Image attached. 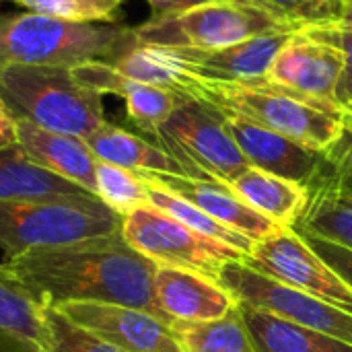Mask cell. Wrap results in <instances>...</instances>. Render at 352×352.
Instances as JSON below:
<instances>
[{
  "instance_id": "obj_2",
  "label": "cell",
  "mask_w": 352,
  "mask_h": 352,
  "mask_svg": "<svg viewBox=\"0 0 352 352\" xmlns=\"http://www.w3.org/2000/svg\"><path fill=\"white\" fill-rule=\"evenodd\" d=\"M194 99L221 113L245 118L320 153H330L346 134L340 118L314 107L293 91L268 80L241 85L202 78L194 91Z\"/></svg>"
},
{
  "instance_id": "obj_29",
  "label": "cell",
  "mask_w": 352,
  "mask_h": 352,
  "mask_svg": "<svg viewBox=\"0 0 352 352\" xmlns=\"http://www.w3.org/2000/svg\"><path fill=\"white\" fill-rule=\"evenodd\" d=\"M45 352H126L76 326L58 307L45 305Z\"/></svg>"
},
{
  "instance_id": "obj_18",
  "label": "cell",
  "mask_w": 352,
  "mask_h": 352,
  "mask_svg": "<svg viewBox=\"0 0 352 352\" xmlns=\"http://www.w3.org/2000/svg\"><path fill=\"white\" fill-rule=\"evenodd\" d=\"M14 120H16V144L27 153V157L33 163L97 196V186H95L97 157L91 153V148L82 138L39 128L23 118H14Z\"/></svg>"
},
{
  "instance_id": "obj_25",
  "label": "cell",
  "mask_w": 352,
  "mask_h": 352,
  "mask_svg": "<svg viewBox=\"0 0 352 352\" xmlns=\"http://www.w3.org/2000/svg\"><path fill=\"white\" fill-rule=\"evenodd\" d=\"M309 204L301 221L295 225L309 233L322 235L336 243L352 248V200L338 196L322 179L309 188ZM293 227V229H295Z\"/></svg>"
},
{
  "instance_id": "obj_13",
  "label": "cell",
  "mask_w": 352,
  "mask_h": 352,
  "mask_svg": "<svg viewBox=\"0 0 352 352\" xmlns=\"http://www.w3.org/2000/svg\"><path fill=\"white\" fill-rule=\"evenodd\" d=\"M225 124L245 155L248 163L266 173L314 188L328 169V155L303 146L278 132L258 126L245 118L223 113Z\"/></svg>"
},
{
  "instance_id": "obj_5",
  "label": "cell",
  "mask_w": 352,
  "mask_h": 352,
  "mask_svg": "<svg viewBox=\"0 0 352 352\" xmlns=\"http://www.w3.org/2000/svg\"><path fill=\"white\" fill-rule=\"evenodd\" d=\"M124 219L97 196L0 202V250L6 258L122 233Z\"/></svg>"
},
{
  "instance_id": "obj_38",
  "label": "cell",
  "mask_w": 352,
  "mask_h": 352,
  "mask_svg": "<svg viewBox=\"0 0 352 352\" xmlns=\"http://www.w3.org/2000/svg\"><path fill=\"white\" fill-rule=\"evenodd\" d=\"M342 120H352V95L346 99V103L342 105Z\"/></svg>"
},
{
  "instance_id": "obj_9",
  "label": "cell",
  "mask_w": 352,
  "mask_h": 352,
  "mask_svg": "<svg viewBox=\"0 0 352 352\" xmlns=\"http://www.w3.org/2000/svg\"><path fill=\"white\" fill-rule=\"evenodd\" d=\"M217 285L225 289L237 305H248L274 314L293 324L318 330L352 344L351 314L289 285H283L266 274H260L243 260L225 264Z\"/></svg>"
},
{
  "instance_id": "obj_23",
  "label": "cell",
  "mask_w": 352,
  "mask_h": 352,
  "mask_svg": "<svg viewBox=\"0 0 352 352\" xmlns=\"http://www.w3.org/2000/svg\"><path fill=\"white\" fill-rule=\"evenodd\" d=\"M171 330L184 352H256L239 307L210 322H173Z\"/></svg>"
},
{
  "instance_id": "obj_20",
  "label": "cell",
  "mask_w": 352,
  "mask_h": 352,
  "mask_svg": "<svg viewBox=\"0 0 352 352\" xmlns=\"http://www.w3.org/2000/svg\"><path fill=\"white\" fill-rule=\"evenodd\" d=\"M227 186L256 212L289 229L301 221L311 196L309 188L256 167H250Z\"/></svg>"
},
{
  "instance_id": "obj_10",
  "label": "cell",
  "mask_w": 352,
  "mask_h": 352,
  "mask_svg": "<svg viewBox=\"0 0 352 352\" xmlns=\"http://www.w3.org/2000/svg\"><path fill=\"white\" fill-rule=\"evenodd\" d=\"M243 262L260 274L332 303L352 316V289L297 235L295 229L278 227L254 243Z\"/></svg>"
},
{
  "instance_id": "obj_39",
  "label": "cell",
  "mask_w": 352,
  "mask_h": 352,
  "mask_svg": "<svg viewBox=\"0 0 352 352\" xmlns=\"http://www.w3.org/2000/svg\"><path fill=\"white\" fill-rule=\"evenodd\" d=\"M344 122V132H346V136H351L352 140V120H342Z\"/></svg>"
},
{
  "instance_id": "obj_22",
  "label": "cell",
  "mask_w": 352,
  "mask_h": 352,
  "mask_svg": "<svg viewBox=\"0 0 352 352\" xmlns=\"http://www.w3.org/2000/svg\"><path fill=\"white\" fill-rule=\"evenodd\" d=\"M256 352H352V344L274 314L237 305Z\"/></svg>"
},
{
  "instance_id": "obj_21",
  "label": "cell",
  "mask_w": 352,
  "mask_h": 352,
  "mask_svg": "<svg viewBox=\"0 0 352 352\" xmlns=\"http://www.w3.org/2000/svg\"><path fill=\"white\" fill-rule=\"evenodd\" d=\"M85 194L89 192L33 163L19 144L0 146V202H35Z\"/></svg>"
},
{
  "instance_id": "obj_16",
  "label": "cell",
  "mask_w": 352,
  "mask_h": 352,
  "mask_svg": "<svg viewBox=\"0 0 352 352\" xmlns=\"http://www.w3.org/2000/svg\"><path fill=\"white\" fill-rule=\"evenodd\" d=\"M144 182L157 184L175 196L192 202L208 217L219 221L221 225L241 233L243 237L258 243L280 225L272 223L270 219L256 212L248 206L227 184L217 179H198L190 175H173V173H138Z\"/></svg>"
},
{
  "instance_id": "obj_41",
  "label": "cell",
  "mask_w": 352,
  "mask_h": 352,
  "mask_svg": "<svg viewBox=\"0 0 352 352\" xmlns=\"http://www.w3.org/2000/svg\"><path fill=\"white\" fill-rule=\"evenodd\" d=\"M351 200H352V198H351Z\"/></svg>"
},
{
  "instance_id": "obj_34",
  "label": "cell",
  "mask_w": 352,
  "mask_h": 352,
  "mask_svg": "<svg viewBox=\"0 0 352 352\" xmlns=\"http://www.w3.org/2000/svg\"><path fill=\"white\" fill-rule=\"evenodd\" d=\"M210 0H146V4L151 6L153 16H169V14H177L184 10H190L194 6L206 4Z\"/></svg>"
},
{
  "instance_id": "obj_11",
  "label": "cell",
  "mask_w": 352,
  "mask_h": 352,
  "mask_svg": "<svg viewBox=\"0 0 352 352\" xmlns=\"http://www.w3.org/2000/svg\"><path fill=\"white\" fill-rule=\"evenodd\" d=\"M344 70V56L336 47L295 31L278 52L266 80L293 91L318 109L342 120L336 103V87Z\"/></svg>"
},
{
  "instance_id": "obj_28",
  "label": "cell",
  "mask_w": 352,
  "mask_h": 352,
  "mask_svg": "<svg viewBox=\"0 0 352 352\" xmlns=\"http://www.w3.org/2000/svg\"><path fill=\"white\" fill-rule=\"evenodd\" d=\"M27 12L47 14L70 23L120 25L126 0H12Z\"/></svg>"
},
{
  "instance_id": "obj_8",
  "label": "cell",
  "mask_w": 352,
  "mask_h": 352,
  "mask_svg": "<svg viewBox=\"0 0 352 352\" xmlns=\"http://www.w3.org/2000/svg\"><path fill=\"white\" fill-rule=\"evenodd\" d=\"M122 237L157 266L188 270L212 283L225 264L245 260L239 250L196 233L151 204L124 217Z\"/></svg>"
},
{
  "instance_id": "obj_37",
  "label": "cell",
  "mask_w": 352,
  "mask_h": 352,
  "mask_svg": "<svg viewBox=\"0 0 352 352\" xmlns=\"http://www.w3.org/2000/svg\"><path fill=\"white\" fill-rule=\"evenodd\" d=\"M336 25L352 29V0H342L340 14H338V23Z\"/></svg>"
},
{
  "instance_id": "obj_40",
  "label": "cell",
  "mask_w": 352,
  "mask_h": 352,
  "mask_svg": "<svg viewBox=\"0 0 352 352\" xmlns=\"http://www.w3.org/2000/svg\"><path fill=\"white\" fill-rule=\"evenodd\" d=\"M0 2H2V0H0Z\"/></svg>"
},
{
  "instance_id": "obj_15",
  "label": "cell",
  "mask_w": 352,
  "mask_h": 352,
  "mask_svg": "<svg viewBox=\"0 0 352 352\" xmlns=\"http://www.w3.org/2000/svg\"><path fill=\"white\" fill-rule=\"evenodd\" d=\"M295 31L264 33L239 43L217 50H192L173 47L192 66V70L204 80L256 85L266 80L270 66L278 52L287 45Z\"/></svg>"
},
{
  "instance_id": "obj_4",
  "label": "cell",
  "mask_w": 352,
  "mask_h": 352,
  "mask_svg": "<svg viewBox=\"0 0 352 352\" xmlns=\"http://www.w3.org/2000/svg\"><path fill=\"white\" fill-rule=\"evenodd\" d=\"M0 97L14 118L82 140L107 122L103 95L82 87L66 66L4 68Z\"/></svg>"
},
{
  "instance_id": "obj_36",
  "label": "cell",
  "mask_w": 352,
  "mask_h": 352,
  "mask_svg": "<svg viewBox=\"0 0 352 352\" xmlns=\"http://www.w3.org/2000/svg\"><path fill=\"white\" fill-rule=\"evenodd\" d=\"M0 352H45V349L35 344L33 340L0 330Z\"/></svg>"
},
{
  "instance_id": "obj_12",
  "label": "cell",
  "mask_w": 352,
  "mask_h": 352,
  "mask_svg": "<svg viewBox=\"0 0 352 352\" xmlns=\"http://www.w3.org/2000/svg\"><path fill=\"white\" fill-rule=\"evenodd\" d=\"M58 309L76 326L126 352H184L171 326L116 303H62Z\"/></svg>"
},
{
  "instance_id": "obj_24",
  "label": "cell",
  "mask_w": 352,
  "mask_h": 352,
  "mask_svg": "<svg viewBox=\"0 0 352 352\" xmlns=\"http://www.w3.org/2000/svg\"><path fill=\"white\" fill-rule=\"evenodd\" d=\"M45 305L0 264V330L45 349Z\"/></svg>"
},
{
  "instance_id": "obj_7",
  "label": "cell",
  "mask_w": 352,
  "mask_h": 352,
  "mask_svg": "<svg viewBox=\"0 0 352 352\" xmlns=\"http://www.w3.org/2000/svg\"><path fill=\"white\" fill-rule=\"evenodd\" d=\"M155 142L182 163L190 177L231 184L252 165L219 109L188 99L161 126Z\"/></svg>"
},
{
  "instance_id": "obj_30",
  "label": "cell",
  "mask_w": 352,
  "mask_h": 352,
  "mask_svg": "<svg viewBox=\"0 0 352 352\" xmlns=\"http://www.w3.org/2000/svg\"><path fill=\"white\" fill-rule=\"evenodd\" d=\"M297 31L318 25H336L342 0H250Z\"/></svg>"
},
{
  "instance_id": "obj_26",
  "label": "cell",
  "mask_w": 352,
  "mask_h": 352,
  "mask_svg": "<svg viewBox=\"0 0 352 352\" xmlns=\"http://www.w3.org/2000/svg\"><path fill=\"white\" fill-rule=\"evenodd\" d=\"M146 188H148V202L151 206L159 208L161 212L173 217L175 221L184 223L186 227L194 229L196 233L204 235V237H210L214 241H221L225 245H231L235 250H239L243 256H248L254 248V241L243 237L241 233L221 225L219 221H214L212 217H208L204 210H200L198 206H194L192 202L175 196L173 192L157 186V184H151V182H144Z\"/></svg>"
},
{
  "instance_id": "obj_1",
  "label": "cell",
  "mask_w": 352,
  "mask_h": 352,
  "mask_svg": "<svg viewBox=\"0 0 352 352\" xmlns=\"http://www.w3.org/2000/svg\"><path fill=\"white\" fill-rule=\"evenodd\" d=\"M2 268L43 305L116 303L165 322L153 293L157 264L138 254L122 233L31 250L6 258Z\"/></svg>"
},
{
  "instance_id": "obj_35",
  "label": "cell",
  "mask_w": 352,
  "mask_h": 352,
  "mask_svg": "<svg viewBox=\"0 0 352 352\" xmlns=\"http://www.w3.org/2000/svg\"><path fill=\"white\" fill-rule=\"evenodd\" d=\"M16 144V120L0 97V146Z\"/></svg>"
},
{
  "instance_id": "obj_32",
  "label": "cell",
  "mask_w": 352,
  "mask_h": 352,
  "mask_svg": "<svg viewBox=\"0 0 352 352\" xmlns=\"http://www.w3.org/2000/svg\"><path fill=\"white\" fill-rule=\"evenodd\" d=\"M295 231L352 289V248H346L342 243H336L332 239H326L322 235L309 233V231L299 229V227H295Z\"/></svg>"
},
{
  "instance_id": "obj_14",
  "label": "cell",
  "mask_w": 352,
  "mask_h": 352,
  "mask_svg": "<svg viewBox=\"0 0 352 352\" xmlns=\"http://www.w3.org/2000/svg\"><path fill=\"white\" fill-rule=\"evenodd\" d=\"M72 76L99 95H116L126 103L128 120L146 136L155 138L171 113L188 101V97L134 80L103 60H89L70 68Z\"/></svg>"
},
{
  "instance_id": "obj_17",
  "label": "cell",
  "mask_w": 352,
  "mask_h": 352,
  "mask_svg": "<svg viewBox=\"0 0 352 352\" xmlns=\"http://www.w3.org/2000/svg\"><path fill=\"white\" fill-rule=\"evenodd\" d=\"M155 303L171 326L173 322H210L237 307L235 299L217 283L177 268L157 266L153 280Z\"/></svg>"
},
{
  "instance_id": "obj_3",
  "label": "cell",
  "mask_w": 352,
  "mask_h": 352,
  "mask_svg": "<svg viewBox=\"0 0 352 352\" xmlns=\"http://www.w3.org/2000/svg\"><path fill=\"white\" fill-rule=\"evenodd\" d=\"M130 27L70 23L37 12L0 14V70L10 66H66L109 60Z\"/></svg>"
},
{
  "instance_id": "obj_33",
  "label": "cell",
  "mask_w": 352,
  "mask_h": 352,
  "mask_svg": "<svg viewBox=\"0 0 352 352\" xmlns=\"http://www.w3.org/2000/svg\"><path fill=\"white\" fill-rule=\"evenodd\" d=\"M328 155V169L320 177L338 196L352 198V140L342 138Z\"/></svg>"
},
{
  "instance_id": "obj_31",
  "label": "cell",
  "mask_w": 352,
  "mask_h": 352,
  "mask_svg": "<svg viewBox=\"0 0 352 352\" xmlns=\"http://www.w3.org/2000/svg\"><path fill=\"white\" fill-rule=\"evenodd\" d=\"M301 33L342 52L344 70H342V76L336 87V103L342 109V105L352 95V29L340 27V25H318V27H305V29H301Z\"/></svg>"
},
{
  "instance_id": "obj_27",
  "label": "cell",
  "mask_w": 352,
  "mask_h": 352,
  "mask_svg": "<svg viewBox=\"0 0 352 352\" xmlns=\"http://www.w3.org/2000/svg\"><path fill=\"white\" fill-rule=\"evenodd\" d=\"M95 186L97 198L103 204H107L113 212H118L122 219L151 204L148 188L138 173L99 159L95 167Z\"/></svg>"
},
{
  "instance_id": "obj_6",
  "label": "cell",
  "mask_w": 352,
  "mask_h": 352,
  "mask_svg": "<svg viewBox=\"0 0 352 352\" xmlns=\"http://www.w3.org/2000/svg\"><path fill=\"white\" fill-rule=\"evenodd\" d=\"M276 31L297 29L250 0H210L177 14L151 16L142 25L132 27V33L140 43L192 50L227 47Z\"/></svg>"
},
{
  "instance_id": "obj_19",
  "label": "cell",
  "mask_w": 352,
  "mask_h": 352,
  "mask_svg": "<svg viewBox=\"0 0 352 352\" xmlns=\"http://www.w3.org/2000/svg\"><path fill=\"white\" fill-rule=\"evenodd\" d=\"M91 153L105 163L130 169L134 173H173L188 175L177 159H173L157 142L134 134L122 126L105 122L91 136L85 138Z\"/></svg>"
}]
</instances>
